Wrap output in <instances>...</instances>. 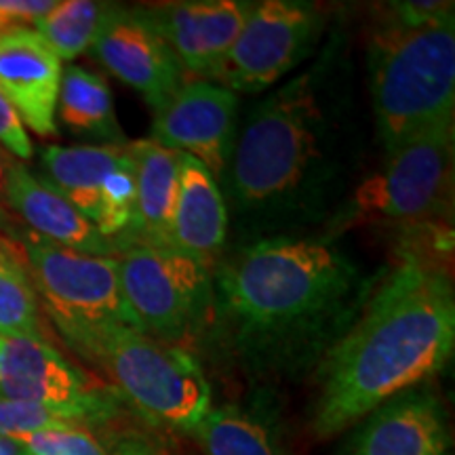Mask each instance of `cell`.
Returning a JSON list of instances; mask_svg holds the SVG:
<instances>
[{"instance_id": "6da1fadb", "label": "cell", "mask_w": 455, "mask_h": 455, "mask_svg": "<svg viewBox=\"0 0 455 455\" xmlns=\"http://www.w3.org/2000/svg\"><path fill=\"white\" fill-rule=\"evenodd\" d=\"M361 158L355 72L344 34L333 32L238 131L221 180L238 244L325 226L355 186Z\"/></svg>"}, {"instance_id": "7a4b0ae2", "label": "cell", "mask_w": 455, "mask_h": 455, "mask_svg": "<svg viewBox=\"0 0 455 455\" xmlns=\"http://www.w3.org/2000/svg\"><path fill=\"white\" fill-rule=\"evenodd\" d=\"M212 276L201 338L259 384L315 373L375 287L338 238L321 232L238 244Z\"/></svg>"}, {"instance_id": "3957f363", "label": "cell", "mask_w": 455, "mask_h": 455, "mask_svg": "<svg viewBox=\"0 0 455 455\" xmlns=\"http://www.w3.org/2000/svg\"><path fill=\"white\" fill-rule=\"evenodd\" d=\"M453 348L451 276L435 261L405 255L315 369L312 430L318 439L350 430L382 403L443 371Z\"/></svg>"}, {"instance_id": "277c9868", "label": "cell", "mask_w": 455, "mask_h": 455, "mask_svg": "<svg viewBox=\"0 0 455 455\" xmlns=\"http://www.w3.org/2000/svg\"><path fill=\"white\" fill-rule=\"evenodd\" d=\"M367 84L384 155L455 118V11L430 21L388 11L369 36Z\"/></svg>"}, {"instance_id": "5b68a950", "label": "cell", "mask_w": 455, "mask_h": 455, "mask_svg": "<svg viewBox=\"0 0 455 455\" xmlns=\"http://www.w3.org/2000/svg\"><path fill=\"white\" fill-rule=\"evenodd\" d=\"M83 358L98 365L118 395L156 426L195 432L212 411V386L201 363L180 346L138 329L116 327L91 341Z\"/></svg>"}, {"instance_id": "8992f818", "label": "cell", "mask_w": 455, "mask_h": 455, "mask_svg": "<svg viewBox=\"0 0 455 455\" xmlns=\"http://www.w3.org/2000/svg\"><path fill=\"white\" fill-rule=\"evenodd\" d=\"M453 167L455 118H449L384 155L378 169L352 186L321 235L339 238L352 228L432 218L451 201Z\"/></svg>"}, {"instance_id": "52a82bcc", "label": "cell", "mask_w": 455, "mask_h": 455, "mask_svg": "<svg viewBox=\"0 0 455 455\" xmlns=\"http://www.w3.org/2000/svg\"><path fill=\"white\" fill-rule=\"evenodd\" d=\"M20 247L51 321L78 355L116 327L141 331L124 301L116 255L78 253L44 243L32 232L20 236Z\"/></svg>"}, {"instance_id": "ba28073f", "label": "cell", "mask_w": 455, "mask_h": 455, "mask_svg": "<svg viewBox=\"0 0 455 455\" xmlns=\"http://www.w3.org/2000/svg\"><path fill=\"white\" fill-rule=\"evenodd\" d=\"M116 259L124 301L141 331L164 344L201 338L213 295L207 264L155 244H129Z\"/></svg>"}, {"instance_id": "9c48e42d", "label": "cell", "mask_w": 455, "mask_h": 455, "mask_svg": "<svg viewBox=\"0 0 455 455\" xmlns=\"http://www.w3.org/2000/svg\"><path fill=\"white\" fill-rule=\"evenodd\" d=\"M327 30L325 11L306 0L253 3L238 36L207 83L232 93H266L312 60Z\"/></svg>"}, {"instance_id": "30bf717a", "label": "cell", "mask_w": 455, "mask_h": 455, "mask_svg": "<svg viewBox=\"0 0 455 455\" xmlns=\"http://www.w3.org/2000/svg\"><path fill=\"white\" fill-rule=\"evenodd\" d=\"M0 398L32 403L72 424L98 426L121 413L112 384L72 365L44 338L0 335Z\"/></svg>"}, {"instance_id": "8fae6325", "label": "cell", "mask_w": 455, "mask_h": 455, "mask_svg": "<svg viewBox=\"0 0 455 455\" xmlns=\"http://www.w3.org/2000/svg\"><path fill=\"white\" fill-rule=\"evenodd\" d=\"M238 95L220 84L186 81L155 112L148 140L192 156L221 186L238 135Z\"/></svg>"}, {"instance_id": "7c38bea8", "label": "cell", "mask_w": 455, "mask_h": 455, "mask_svg": "<svg viewBox=\"0 0 455 455\" xmlns=\"http://www.w3.org/2000/svg\"><path fill=\"white\" fill-rule=\"evenodd\" d=\"M91 51L108 72L138 91L155 112L167 106L186 83L184 72L167 43L138 9L114 4Z\"/></svg>"}, {"instance_id": "4fadbf2b", "label": "cell", "mask_w": 455, "mask_h": 455, "mask_svg": "<svg viewBox=\"0 0 455 455\" xmlns=\"http://www.w3.org/2000/svg\"><path fill=\"white\" fill-rule=\"evenodd\" d=\"M253 3L244 0H186L138 7L175 55L181 72L207 81L247 20Z\"/></svg>"}, {"instance_id": "5bb4252c", "label": "cell", "mask_w": 455, "mask_h": 455, "mask_svg": "<svg viewBox=\"0 0 455 455\" xmlns=\"http://www.w3.org/2000/svg\"><path fill=\"white\" fill-rule=\"evenodd\" d=\"M449 415L430 388H411L352 426L339 455H451Z\"/></svg>"}, {"instance_id": "9a60e30c", "label": "cell", "mask_w": 455, "mask_h": 455, "mask_svg": "<svg viewBox=\"0 0 455 455\" xmlns=\"http://www.w3.org/2000/svg\"><path fill=\"white\" fill-rule=\"evenodd\" d=\"M61 60L34 30L0 36V91L21 123L41 138L57 135Z\"/></svg>"}, {"instance_id": "2e32d148", "label": "cell", "mask_w": 455, "mask_h": 455, "mask_svg": "<svg viewBox=\"0 0 455 455\" xmlns=\"http://www.w3.org/2000/svg\"><path fill=\"white\" fill-rule=\"evenodd\" d=\"M3 198L32 235L44 243L87 255L114 258V253H118L98 228L76 212L43 175L32 173L24 164H7Z\"/></svg>"}, {"instance_id": "e0dca14e", "label": "cell", "mask_w": 455, "mask_h": 455, "mask_svg": "<svg viewBox=\"0 0 455 455\" xmlns=\"http://www.w3.org/2000/svg\"><path fill=\"white\" fill-rule=\"evenodd\" d=\"M228 232L230 226L221 186L201 163L181 155L169 244L212 268L226 251Z\"/></svg>"}, {"instance_id": "ac0fdd59", "label": "cell", "mask_w": 455, "mask_h": 455, "mask_svg": "<svg viewBox=\"0 0 455 455\" xmlns=\"http://www.w3.org/2000/svg\"><path fill=\"white\" fill-rule=\"evenodd\" d=\"M129 146L135 161V218L127 247H171L169 236L180 188L181 152L158 146L152 140H140Z\"/></svg>"}, {"instance_id": "d6986e66", "label": "cell", "mask_w": 455, "mask_h": 455, "mask_svg": "<svg viewBox=\"0 0 455 455\" xmlns=\"http://www.w3.org/2000/svg\"><path fill=\"white\" fill-rule=\"evenodd\" d=\"M129 152L127 144L104 146H44L41 163L44 180L95 226L100 213L101 188Z\"/></svg>"}, {"instance_id": "ffe728a7", "label": "cell", "mask_w": 455, "mask_h": 455, "mask_svg": "<svg viewBox=\"0 0 455 455\" xmlns=\"http://www.w3.org/2000/svg\"><path fill=\"white\" fill-rule=\"evenodd\" d=\"M195 435L204 455H287L275 413L261 401L212 407Z\"/></svg>"}, {"instance_id": "44dd1931", "label": "cell", "mask_w": 455, "mask_h": 455, "mask_svg": "<svg viewBox=\"0 0 455 455\" xmlns=\"http://www.w3.org/2000/svg\"><path fill=\"white\" fill-rule=\"evenodd\" d=\"M55 116L78 138L104 141V146L127 144L114 110L110 87L100 74L83 66L70 64L61 72Z\"/></svg>"}, {"instance_id": "7402d4cb", "label": "cell", "mask_w": 455, "mask_h": 455, "mask_svg": "<svg viewBox=\"0 0 455 455\" xmlns=\"http://www.w3.org/2000/svg\"><path fill=\"white\" fill-rule=\"evenodd\" d=\"M114 4L95 3V0H66L57 3L47 15L34 26L38 36L49 49L64 60H76L91 49L101 28L106 26Z\"/></svg>"}, {"instance_id": "603a6c76", "label": "cell", "mask_w": 455, "mask_h": 455, "mask_svg": "<svg viewBox=\"0 0 455 455\" xmlns=\"http://www.w3.org/2000/svg\"><path fill=\"white\" fill-rule=\"evenodd\" d=\"M0 335L43 338L36 293L13 264L0 261Z\"/></svg>"}, {"instance_id": "cb8c5ba5", "label": "cell", "mask_w": 455, "mask_h": 455, "mask_svg": "<svg viewBox=\"0 0 455 455\" xmlns=\"http://www.w3.org/2000/svg\"><path fill=\"white\" fill-rule=\"evenodd\" d=\"M15 441L30 455H108L101 443L76 424L32 432L17 436Z\"/></svg>"}, {"instance_id": "d4e9b609", "label": "cell", "mask_w": 455, "mask_h": 455, "mask_svg": "<svg viewBox=\"0 0 455 455\" xmlns=\"http://www.w3.org/2000/svg\"><path fill=\"white\" fill-rule=\"evenodd\" d=\"M70 424L72 422H66V419L57 418L47 409L32 405V403L0 398V436L17 439V436L32 435V432L64 428Z\"/></svg>"}, {"instance_id": "484cf974", "label": "cell", "mask_w": 455, "mask_h": 455, "mask_svg": "<svg viewBox=\"0 0 455 455\" xmlns=\"http://www.w3.org/2000/svg\"><path fill=\"white\" fill-rule=\"evenodd\" d=\"M55 4L53 0H0V36L32 30Z\"/></svg>"}, {"instance_id": "4316f807", "label": "cell", "mask_w": 455, "mask_h": 455, "mask_svg": "<svg viewBox=\"0 0 455 455\" xmlns=\"http://www.w3.org/2000/svg\"><path fill=\"white\" fill-rule=\"evenodd\" d=\"M0 146L7 148L11 155H15L21 161L32 158V141L28 138L24 123L17 116L13 106L9 104V100L4 98L3 91H0Z\"/></svg>"}, {"instance_id": "83f0119b", "label": "cell", "mask_w": 455, "mask_h": 455, "mask_svg": "<svg viewBox=\"0 0 455 455\" xmlns=\"http://www.w3.org/2000/svg\"><path fill=\"white\" fill-rule=\"evenodd\" d=\"M0 455H28V451L21 447V443L9 436H0Z\"/></svg>"}, {"instance_id": "f1b7e54d", "label": "cell", "mask_w": 455, "mask_h": 455, "mask_svg": "<svg viewBox=\"0 0 455 455\" xmlns=\"http://www.w3.org/2000/svg\"><path fill=\"white\" fill-rule=\"evenodd\" d=\"M4 173H7V163H4L3 155H0V196H3V186H4ZM0 243H3V236H0Z\"/></svg>"}, {"instance_id": "f546056e", "label": "cell", "mask_w": 455, "mask_h": 455, "mask_svg": "<svg viewBox=\"0 0 455 455\" xmlns=\"http://www.w3.org/2000/svg\"><path fill=\"white\" fill-rule=\"evenodd\" d=\"M28 455H30V453H28Z\"/></svg>"}]
</instances>
